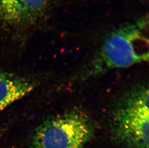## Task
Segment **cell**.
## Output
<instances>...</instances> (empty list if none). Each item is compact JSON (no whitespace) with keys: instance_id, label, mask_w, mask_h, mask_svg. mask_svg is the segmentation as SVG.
I'll return each mask as SVG.
<instances>
[{"instance_id":"1","label":"cell","mask_w":149,"mask_h":148,"mask_svg":"<svg viewBox=\"0 0 149 148\" xmlns=\"http://www.w3.org/2000/svg\"><path fill=\"white\" fill-rule=\"evenodd\" d=\"M142 21L124 26L111 32L99 55L88 67L87 75H98L113 69L130 67L149 60V39Z\"/></svg>"},{"instance_id":"2","label":"cell","mask_w":149,"mask_h":148,"mask_svg":"<svg viewBox=\"0 0 149 148\" xmlns=\"http://www.w3.org/2000/svg\"><path fill=\"white\" fill-rule=\"evenodd\" d=\"M149 89L138 86L118 102L110 121L111 135L128 148H149Z\"/></svg>"},{"instance_id":"3","label":"cell","mask_w":149,"mask_h":148,"mask_svg":"<svg viewBox=\"0 0 149 148\" xmlns=\"http://www.w3.org/2000/svg\"><path fill=\"white\" fill-rule=\"evenodd\" d=\"M95 126L86 114L78 110L49 117L36 128L31 148H84L93 137Z\"/></svg>"},{"instance_id":"4","label":"cell","mask_w":149,"mask_h":148,"mask_svg":"<svg viewBox=\"0 0 149 148\" xmlns=\"http://www.w3.org/2000/svg\"><path fill=\"white\" fill-rule=\"evenodd\" d=\"M50 0H0V30L30 31L45 13Z\"/></svg>"},{"instance_id":"5","label":"cell","mask_w":149,"mask_h":148,"mask_svg":"<svg viewBox=\"0 0 149 148\" xmlns=\"http://www.w3.org/2000/svg\"><path fill=\"white\" fill-rule=\"evenodd\" d=\"M34 88L30 80L0 71V113L7 106L30 93Z\"/></svg>"}]
</instances>
